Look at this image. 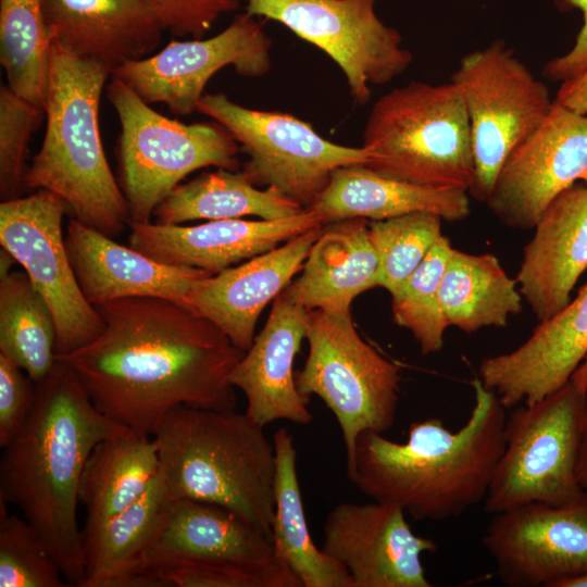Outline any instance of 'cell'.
<instances>
[{
    "label": "cell",
    "mask_w": 587,
    "mask_h": 587,
    "mask_svg": "<svg viewBox=\"0 0 587 587\" xmlns=\"http://www.w3.org/2000/svg\"><path fill=\"white\" fill-rule=\"evenodd\" d=\"M104 327L88 345L55 359L71 366L93 405L145 436L174 408L233 411L229 375L245 354L211 321L161 298L96 305Z\"/></svg>",
    "instance_id": "1"
},
{
    "label": "cell",
    "mask_w": 587,
    "mask_h": 587,
    "mask_svg": "<svg viewBox=\"0 0 587 587\" xmlns=\"http://www.w3.org/2000/svg\"><path fill=\"white\" fill-rule=\"evenodd\" d=\"M127 430L98 411L75 371L57 360L36 384L25 425L2 448L0 502L36 528L67 585L84 578L77 505L86 460L101 440Z\"/></svg>",
    "instance_id": "2"
},
{
    "label": "cell",
    "mask_w": 587,
    "mask_h": 587,
    "mask_svg": "<svg viewBox=\"0 0 587 587\" xmlns=\"http://www.w3.org/2000/svg\"><path fill=\"white\" fill-rule=\"evenodd\" d=\"M474 407L457 432L438 419L414 422L408 439L362 433L348 478L372 500L401 508L416 521L460 516L485 500L504 450L505 408L479 377Z\"/></svg>",
    "instance_id": "3"
},
{
    "label": "cell",
    "mask_w": 587,
    "mask_h": 587,
    "mask_svg": "<svg viewBox=\"0 0 587 587\" xmlns=\"http://www.w3.org/2000/svg\"><path fill=\"white\" fill-rule=\"evenodd\" d=\"M112 71L50 45L41 148L25 187L60 197L74 218L113 238L129 218L123 191L105 158L99 127L102 89Z\"/></svg>",
    "instance_id": "4"
},
{
    "label": "cell",
    "mask_w": 587,
    "mask_h": 587,
    "mask_svg": "<svg viewBox=\"0 0 587 587\" xmlns=\"http://www.w3.org/2000/svg\"><path fill=\"white\" fill-rule=\"evenodd\" d=\"M172 499L226 508L272 536L274 444L246 413L179 405L152 435Z\"/></svg>",
    "instance_id": "5"
},
{
    "label": "cell",
    "mask_w": 587,
    "mask_h": 587,
    "mask_svg": "<svg viewBox=\"0 0 587 587\" xmlns=\"http://www.w3.org/2000/svg\"><path fill=\"white\" fill-rule=\"evenodd\" d=\"M372 159L364 164L397 180L470 190L474 178L466 108L450 80H413L379 97L363 130Z\"/></svg>",
    "instance_id": "6"
},
{
    "label": "cell",
    "mask_w": 587,
    "mask_h": 587,
    "mask_svg": "<svg viewBox=\"0 0 587 587\" xmlns=\"http://www.w3.org/2000/svg\"><path fill=\"white\" fill-rule=\"evenodd\" d=\"M107 97L121 123L116 159L130 222L150 223L158 204L199 168L238 170L240 147L217 122L171 120L113 75Z\"/></svg>",
    "instance_id": "7"
},
{
    "label": "cell",
    "mask_w": 587,
    "mask_h": 587,
    "mask_svg": "<svg viewBox=\"0 0 587 587\" xmlns=\"http://www.w3.org/2000/svg\"><path fill=\"white\" fill-rule=\"evenodd\" d=\"M587 428V391L571 380L507 417L504 450L496 466L484 510L544 502L559 504L584 490L578 467Z\"/></svg>",
    "instance_id": "8"
},
{
    "label": "cell",
    "mask_w": 587,
    "mask_h": 587,
    "mask_svg": "<svg viewBox=\"0 0 587 587\" xmlns=\"http://www.w3.org/2000/svg\"><path fill=\"white\" fill-rule=\"evenodd\" d=\"M305 339L309 352L296 385L305 398H321L336 417L348 466L362 433L392 427L400 370L361 338L350 310L309 311Z\"/></svg>",
    "instance_id": "9"
},
{
    "label": "cell",
    "mask_w": 587,
    "mask_h": 587,
    "mask_svg": "<svg viewBox=\"0 0 587 587\" xmlns=\"http://www.w3.org/2000/svg\"><path fill=\"white\" fill-rule=\"evenodd\" d=\"M197 111L224 126L238 142L248 155L242 172L254 186L266 187L303 209L316 201L335 170L372 159L363 146L332 142L291 114L246 108L222 92L204 93Z\"/></svg>",
    "instance_id": "10"
},
{
    "label": "cell",
    "mask_w": 587,
    "mask_h": 587,
    "mask_svg": "<svg viewBox=\"0 0 587 587\" xmlns=\"http://www.w3.org/2000/svg\"><path fill=\"white\" fill-rule=\"evenodd\" d=\"M451 82L471 126L474 178L469 193L486 202L505 160L541 124L553 100L502 40L463 55Z\"/></svg>",
    "instance_id": "11"
},
{
    "label": "cell",
    "mask_w": 587,
    "mask_h": 587,
    "mask_svg": "<svg viewBox=\"0 0 587 587\" xmlns=\"http://www.w3.org/2000/svg\"><path fill=\"white\" fill-rule=\"evenodd\" d=\"M245 12L275 21L324 51L342 71L355 103L371 98V85L400 76L413 55L402 36L376 14V0H245Z\"/></svg>",
    "instance_id": "12"
},
{
    "label": "cell",
    "mask_w": 587,
    "mask_h": 587,
    "mask_svg": "<svg viewBox=\"0 0 587 587\" xmlns=\"http://www.w3.org/2000/svg\"><path fill=\"white\" fill-rule=\"evenodd\" d=\"M65 202L46 189L0 204V245L8 250L48 303L55 324V354L96 339L104 322L84 297L62 232ZM55 355V357H57Z\"/></svg>",
    "instance_id": "13"
},
{
    "label": "cell",
    "mask_w": 587,
    "mask_h": 587,
    "mask_svg": "<svg viewBox=\"0 0 587 587\" xmlns=\"http://www.w3.org/2000/svg\"><path fill=\"white\" fill-rule=\"evenodd\" d=\"M483 545L510 587H570L587 576V492L492 514Z\"/></svg>",
    "instance_id": "14"
},
{
    "label": "cell",
    "mask_w": 587,
    "mask_h": 587,
    "mask_svg": "<svg viewBox=\"0 0 587 587\" xmlns=\"http://www.w3.org/2000/svg\"><path fill=\"white\" fill-rule=\"evenodd\" d=\"M272 40L255 16L237 14L210 38L173 40L161 51L118 66L112 75L145 102L164 103L176 115L197 111L212 76L226 66L243 77H261L271 68Z\"/></svg>",
    "instance_id": "15"
},
{
    "label": "cell",
    "mask_w": 587,
    "mask_h": 587,
    "mask_svg": "<svg viewBox=\"0 0 587 587\" xmlns=\"http://www.w3.org/2000/svg\"><path fill=\"white\" fill-rule=\"evenodd\" d=\"M577 180L587 183V115L553 101L541 124L505 160L486 203L504 225L529 229Z\"/></svg>",
    "instance_id": "16"
},
{
    "label": "cell",
    "mask_w": 587,
    "mask_h": 587,
    "mask_svg": "<svg viewBox=\"0 0 587 587\" xmlns=\"http://www.w3.org/2000/svg\"><path fill=\"white\" fill-rule=\"evenodd\" d=\"M324 553L344 566L354 587H430L421 557L437 544L414 534L405 512L373 500L342 502L327 514Z\"/></svg>",
    "instance_id": "17"
},
{
    "label": "cell",
    "mask_w": 587,
    "mask_h": 587,
    "mask_svg": "<svg viewBox=\"0 0 587 587\" xmlns=\"http://www.w3.org/2000/svg\"><path fill=\"white\" fill-rule=\"evenodd\" d=\"M129 247L165 264L216 274L320 225L311 210L279 220H212L199 225L128 222Z\"/></svg>",
    "instance_id": "18"
},
{
    "label": "cell",
    "mask_w": 587,
    "mask_h": 587,
    "mask_svg": "<svg viewBox=\"0 0 587 587\" xmlns=\"http://www.w3.org/2000/svg\"><path fill=\"white\" fill-rule=\"evenodd\" d=\"M587 355V284L514 350L480 362L483 385L508 409L535 403L565 386Z\"/></svg>",
    "instance_id": "19"
},
{
    "label": "cell",
    "mask_w": 587,
    "mask_h": 587,
    "mask_svg": "<svg viewBox=\"0 0 587 587\" xmlns=\"http://www.w3.org/2000/svg\"><path fill=\"white\" fill-rule=\"evenodd\" d=\"M323 225L311 228L247 262L198 282L186 305L216 325L230 341L247 351L258 319L302 270Z\"/></svg>",
    "instance_id": "20"
},
{
    "label": "cell",
    "mask_w": 587,
    "mask_h": 587,
    "mask_svg": "<svg viewBox=\"0 0 587 587\" xmlns=\"http://www.w3.org/2000/svg\"><path fill=\"white\" fill-rule=\"evenodd\" d=\"M64 241L79 288L95 307L125 298H161L186 305L195 285L213 275L159 262L74 217L66 225Z\"/></svg>",
    "instance_id": "21"
},
{
    "label": "cell",
    "mask_w": 587,
    "mask_h": 587,
    "mask_svg": "<svg viewBox=\"0 0 587 587\" xmlns=\"http://www.w3.org/2000/svg\"><path fill=\"white\" fill-rule=\"evenodd\" d=\"M277 555L272 536L208 502L168 498L145 548L136 587L158 567L182 561L263 562Z\"/></svg>",
    "instance_id": "22"
},
{
    "label": "cell",
    "mask_w": 587,
    "mask_h": 587,
    "mask_svg": "<svg viewBox=\"0 0 587 587\" xmlns=\"http://www.w3.org/2000/svg\"><path fill=\"white\" fill-rule=\"evenodd\" d=\"M309 311L282 292L273 300L262 330L254 336L229 375V382L247 400L246 414L265 427L275 421L308 425L313 415L297 388L294 364L305 339Z\"/></svg>",
    "instance_id": "23"
},
{
    "label": "cell",
    "mask_w": 587,
    "mask_h": 587,
    "mask_svg": "<svg viewBox=\"0 0 587 587\" xmlns=\"http://www.w3.org/2000/svg\"><path fill=\"white\" fill-rule=\"evenodd\" d=\"M534 228L516 282L542 322L571 301L573 287L587 268V183L574 184L558 195Z\"/></svg>",
    "instance_id": "24"
},
{
    "label": "cell",
    "mask_w": 587,
    "mask_h": 587,
    "mask_svg": "<svg viewBox=\"0 0 587 587\" xmlns=\"http://www.w3.org/2000/svg\"><path fill=\"white\" fill-rule=\"evenodd\" d=\"M51 41L113 72L149 57L163 28L145 0H42Z\"/></svg>",
    "instance_id": "25"
},
{
    "label": "cell",
    "mask_w": 587,
    "mask_h": 587,
    "mask_svg": "<svg viewBox=\"0 0 587 587\" xmlns=\"http://www.w3.org/2000/svg\"><path fill=\"white\" fill-rule=\"evenodd\" d=\"M378 270L367 220H338L323 225L301 275L282 295L307 311H348L355 297L377 287Z\"/></svg>",
    "instance_id": "26"
},
{
    "label": "cell",
    "mask_w": 587,
    "mask_h": 587,
    "mask_svg": "<svg viewBox=\"0 0 587 587\" xmlns=\"http://www.w3.org/2000/svg\"><path fill=\"white\" fill-rule=\"evenodd\" d=\"M307 210L324 224L344 218L387 220L414 212L458 222L471 213L469 191L436 188L385 177L364 164L335 170L329 183Z\"/></svg>",
    "instance_id": "27"
},
{
    "label": "cell",
    "mask_w": 587,
    "mask_h": 587,
    "mask_svg": "<svg viewBox=\"0 0 587 587\" xmlns=\"http://www.w3.org/2000/svg\"><path fill=\"white\" fill-rule=\"evenodd\" d=\"M161 473L152 436L127 430L101 440L86 460L78 501L87 516L84 527L121 513L150 488Z\"/></svg>",
    "instance_id": "28"
},
{
    "label": "cell",
    "mask_w": 587,
    "mask_h": 587,
    "mask_svg": "<svg viewBox=\"0 0 587 587\" xmlns=\"http://www.w3.org/2000/svg\"><path fill=\"white\" fill-rule=\"evenodd\" d=\"M168 498L160 473L127 509L83 527L84 578L79 587H136L145 548Z\"/></svg>",
    "instance_id": "29"
},
{
    "label": "cell",
    "mask_w": 587,
    "mask_h": 587,
    "mask_svg": "<svg viewBox=\"0 0 587 587\" xmlns=\"http://www.w3.org/2000/svg\"><path fill=\"white\" fill-rule=\"evenodd\" d=\"M276 457L275 514L272 539L276 553L302 587H354L347 570L314 544L304 512L297 474V450L289 430L273 435Z\"/></svg>",
    "instance_id": "30"
},
{
    "label": "cell",
    "mask_w": 587,
    "mask_h": 587,
    "mask_svg": "<svg viewBox=\"0 0 587 587\" xmlns=\"http://www.w3.org/2000/svg\"><path fill=\"white\" fill-rule=\"evenodd\" d=\"M492 254H471L452 248L439 288L448 325L465 333L504 327L519 314L522 295Z\"/></svg>",
    "instance_id": "31"
},
{
    "label": "cell",
    "mask_w": 587,
    "mask_h": 587,
    "mask_svg": "<svg viewBox=\"0 0 587 587\" xmlns=\"http://www.w3.org/2000/svg\"><path fill=\"white\" fill-rule=\"evenodd\" d=\"M300 204L266 188L254 186L241 171L217 168L177 185L154 210L160 224L193 220L240 218L253 215L279 220L300 214Z\"/></svg>",
    "instance_id": "32"
},
{
    "label": "cell",
    "mask_w": 587,
    "mask_h": 587,
    "mask_svg": "<svg viewBox=\"0 0 587 587\" xmlns=\"http://www.w3.org/2000/svg\"><path fill=\"white\" fill-rule=\"evenodd\" d=\"M55 337L52 312L25 271H11L1 278L0 354L37 384L57 362Z\"/></svg>",
    "instance_id": "33"
},
{
    "label": "cell",
    "mask_w": 587,
    "mask_h": 587,
    "mask_svg": "<svg viewBox=\"0 0 587 587\" xmlns=\"http://www.w3.org/2000/svg\"><path fill=\"white\" fill-rule=\"evenodd\" d=\"M50 45L42 0H0V63L7 85L43 110Z\"/></svg>",
    "instance_id": "34"
},
{
    "label": "cell",
    "mask_w": 587,
    "mask_h": 587,
    "mask_svg": "<svg viewBox=\"0 0 587 587\" xmlns=\"http://www.w3.org/2000/svg\"><path fill=\"white\" fill-rule=\"evenodd\" d=\"M452 248L442 235L419 267L390 294L395 323L411 332L423 354L438 352L444 347L449 325L439 288Z\"/></svg>",
    "instance_id": "35"
},
{
    "label": "cell",
    "mask_w": 587,
    "mask_h": 587,
    "mask_svg": "<svg viewBox=\"0 0 587 587\" xmlns=\"http://www.w3.org/2000/svg\"><path fill=\"white\" fill-rule=\"evenodd\" d=\"M442 218L430 212H414L369 223L379 270L377 287L392 294L423 262L442 236Z\"/></svg>",
    "instance_id": "36"
},
{
    "label": "cell",
    "mask_w": 587,
    "mask_h": 587,
    "mask_svg": "<svg viewBox=\"0 0 587 587\" xmlns=\"http://www.w3.org/2000/svg\"><path fill=\"white\" fill-rule=\"evenodd\" d=\"M302 587L277 554L263 562L182 561L147 572L141 587Z\"/></svg>",
    "instance_id": "37"
},
{
    "label": "cell",
    "mask_w": 587,
    "mask_h": 587,
    "mask_svg": "<svg viewBox=\"0 0 587 587\" xmlns=\"http://www.w3.org/2000/svg\"><path fill=\"white\" fill-rule=\"evenodd\" d=\"M67 583L36 528L0 502V587H63Z\"/></svg>",
    "instance_id": "38"
},
{
    "label": "cell",
    "mask_w": 587,
    "mask_h": 587,
    "mask_svg": "<svg viewBox=\"0 0 587 587\" xmlns=\"http://www.w3.org/2000/svg\"><path fill=\"white\" fill-rule=\"evenodd\" d=\"M45 110L0 87V195L4 200L18 197L25 187L28 141Z\"/></svg>",
    "instance_id": "39"
},
{
    "label": "cell",
    "mask_w": 587,
    "mask_h": 587,
    "mask_svg": "<svg viewBox=\"0 0 587 587\" xmlns=\"http://www.w3.org/2000/svg\"><path fill=\"white\" fill-rule=\"evenodd\" d=\"M164 30L176 37L203 36L224 14L239 9L241 0H145Z\"/></svg>",
    "instance_id": "40"
},
{
    "label": "cell",
    "mask_w": 587,
    "mask_h": 587,
    "mask_svg": "<svg viewBox=\"0 0 587 587\" xmlns=\"http://www.w3.org/2000/svg\"><path fill=\"white\" fill-rule=\"evenodd\" d=\"M36 399V383L12 360L0 354V447L25 425Z\"/></svg>",
    "instance_id": "41"
},
{
    "label": "cell",
    "mask_w": 587,
    "mask_h": 587,
    "mask_svg": "<svg viewBox=\"0 0 587 587\" xmlns=\"http://www.w3.org/2000/svg\"><path fill=\"white\" fill-rule=\"evenodd\" d=\"M565 9H578L584 16L580 28L572 49L550 60L544 67V75L557 82L570 79L587 68V0H555Z\"/></svg>",
    "instance_id": "42"
},
{
    "label": "cell",
    "mask_w": 587,
    "mask_h": 587,
    "mask_svg": "<svg viewBox=\"0 0 587 587\" xmlns=\"http://www.w3.org/2000/svg\"><path fill=\"white\" fill-rule=\"evenodd\" d=\"M553 101L574 113L587 115V68L562 82Z\"/></svg>",
    "instance_id": "43"
},
{
    "label": "cell",
    "mask_w": 587,
    "mask_h": 587,
    "mask_svg": "<svg viewBox=\"0 0 587 587\" xmlns=\"http://www.w3.org/2000/svg\"><path fill=\"white\" fill-rule=\"evenodd\" d=\"M578 477L582 489L587 492V428L580 452Z\"/></svg>",
    "instance_id": "44"
},
{
    "label": "cell",
    "mask_w": 587,
    "mask_h": 587,
    "mask_svg": "<svg viewBox=\"0 0 587 587\" xmlns=\"http://www.w3.org/2000/svg\"><path fill=\"white\" fill-rule=\"evenodd\" d=\"M571 382L580 390L587 391V355L574 372Z\"/></svg>",
    "instance_id": "45"
},
{
    "label": "cell",
    "mask_w": 587,
    "mask_h": 587,
    "mask_svg": "<svg viewBox=\"0 0 587 587\" xmlns=\"http://www.w3.org/2000/svg\"><path fill=\"white\" fill-rule=\"evenodd\" d=\"M16 262V260L13 258V255L1 247L0 250V275L1 278L7 276L11 271L13 263Z\"/></svg>",
    "instance_id": "46"
},
{
    "label": "cell",
    "mask_w": 587,
    "mask_h": 587,
    "mask_svg": "<svg viewBox=\"0 0 587 587\" xmlns=\"http://www.w3.org/2000/svg\"><path fill=\"white\" fill-rule=\"evenodd\" d=\"M570 587H587V576L573 582Z\"/></svg>",
    "instance_id": "47"
}]
</instances>
